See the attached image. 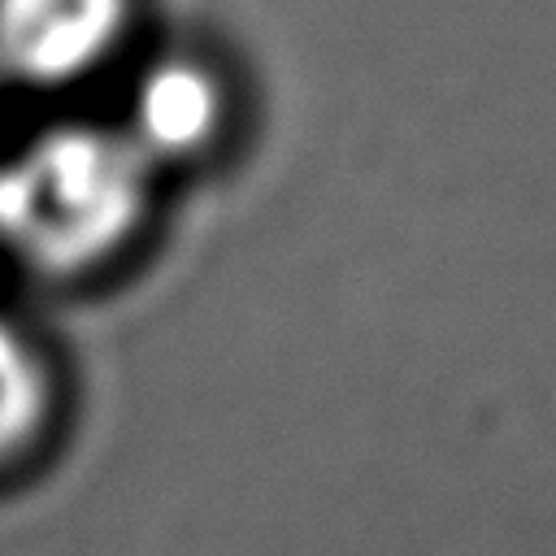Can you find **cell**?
I'll return each mask as SVG.
<instances>
[{
	"mask_svg": "<svg viewBox=\"0 0 556 556\" xmlns=\"http://www.w3.org/2000/svg\"><path fill=\"white\" fill-rule=\"evenodd\" d=\"M148 169L122 130H39L0 161V252L48 278L96 269L135 235Z\"/></svg>",
	"mask_w": 556,
	"mask_h": 556,
	"instance_id": "obj_1",
	"label": "cell"
},
{
	"mask_svg": "<svg viewBox=\"0 0 556 556\" xmlns=\"http://www.w3.org/2000/svg\"><path fill=\"white\" fill-rule=\"evenodd\" d=\"M130 0H0V78L70 87L113 56Z\"/></svg>",
	"mask_w": 556,
	"mask_h": 556,
	"instance_id": "obj_2",
	"label": "cell"
},
{
	"mask_svg": "<svg viewBox=\"0 0 556 556\" xmlns=\"http://www.w3.org/2000/svg\"><path fill=\"white\" fill-rule=\"evenodd\" d=\"M226 117V96L222 83L208 65L169 56L148 65L130 96V126L122 130L139 156L152 161H182L195 156Z\"/></svg>",
	"mask_w": 556,
	"mask_h": 556,
	"instance_id": "obj_3",
	"label": "cell"
},
{
	"mask_svg": "<svg viewBox=\"0 0 556 556\" xmlns=\"http://www.w3.org/2000/svg\"><path fill=\"white\" fill-rule=\"evenodd\" d=\"M48 404V378L35 348L0 317V456L17 452Z\"/></svg>",
	"mask_w": 556,
	"mask_h": 556,
	"instance_id": "obj_4",
	"label": "cell"
}]
</instances>
